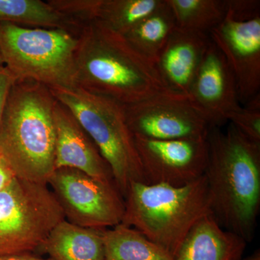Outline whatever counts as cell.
Masks as SVG:
<instances>
[{
	"instance_id": "1",
	"label": "cell",
	"mask_w": 260,
	"mask_h": 260,
	"mask_svg": "<svg viewBox=\"0 0 260 260\" xmlns=\"http://www.w3.org/2000/svg\"><path fill=\"white\" fill-rule=\"evenodd\" d=\"M207 142L212 215L223 229L251 242L260 210V145L231 123L225 131L209 127Z\"/></svg>"
},
{
	"instance_id": "2",
	"label": "cell",
	"mask_w": 260,
	"mask_h": 260,
	"mask_svg": "<svg viewBox=\"0 0 260 260\" xmlns=\"http://www.w3.org/2000/svg\"><path fill=\"white\" fill-rule=\"evenodd\" d=\"M75 55L77 88L122 104H135L171 91L155 64L121 34L99 22L85 24Z\"/></svg>"
},
{
	"instance_id": "3",
	"label": "cell",
	"mask_w": 260,
	"mask_h": 260,
	"mask_svg": "<svg viewBox=\"0 0 260 260\" xmlns=\"http://www.w3.org/2000/svg\"><path fill=\"white\" fill-rule=\"evenodd\" d=\"M50 89L30 80H15L0 123V155L19 179L47 184L55 170L54 110Z\"/></svg>"
},
{
	"instance_id": "4",
	"label": "cell",
	"mask_w": 260,
	"mask_h": 260,
	"mask_svg": "<svg viewBox=\"0 0 260 260\" xmlns=\"http://www.w3.org/2000/svg\"><path fill=\"white\" fill-rule=\"evenodd\" d=\"M121 224L139 231L173 257L191 228L212 215L205 174L182 186L132 182Z\"/></svg>"
},
{
	"instance_id": "5",
	"label": "cell",
	"mask_w": 260,
	"mask_h": 260,
	"mask_svg": "<svg viewBox=\"0 0 260 260\" xmlns=\"http://www.w3.org/2000/svg\"><path fill=\"white\" fill-rule=\"evenodd\" d=\"M78 36L61 29L29 28L0 22V54L15 80H30L49 89L77 88Z\"/></svg>"
},
{
	"instance_id": "6",
	"label": "cell",
	"mask_w": 260,
	"mask_h": 260,
	"mask_svg": "<svg viewBox=\"0 0 260 260\" xmlns=\"http://www.w3.org/2000/svg\"><path fill=\"white\" fill-rule=\"evenodd\" d=\"M73 113L112 171L118 190L125 198L132 182L145 183L135 137L122 104L83 89H50Z\"/></svg>"
},
{
	"instance_id": "7",
	"label": "cell",
	"mask_w": 260,
	"mask_h": 260,
	"mask_svg": "<svg viewBox=\"0 0 260 260\" xmlns=\"http://www.w3.org/2000/svg\"><path fill=\"white\" fill-rule=\"evenodd\" d=\"M64 219L48 184L15 177L0 191V257L41 249Z\"/></svg>"
},
{
	"instance_id": "8",
	"label": "cell",
	"mask_w": 260,
	"mask_h": 260,
	"mask_svg": "<svg viewBox=\"0 0 260 260\" xmlns=\"http://www.w3.org/2000/svg\"><path fill=\"white\" fill-rule=\"evenodd\" d=\"M65 220L84 228L111 229L121 223L124 199L114 183L72 168H59L47 182Z\"/></svg>"
},
{
	"instance_id": "9",
	"label": "cell",
	"mask_w": 260,
	"mask_h": 260,
	"mask_svg": "<svg viewBox=\"0 0 260 260\" xmlns=\"http://www.w3.org/2000/svg\"><path fill=\"white\" fill-rule=\"evenodd\" d=\"M123 110L134 137L156 140L206 138L209 129L188 97L172 91L123 105Z\"/></svg>"
},
{
	"instance_id": "10",
	"label": "cell",
	"mask_w": 260,
	"mask_h": 260,
	"mask_svg": "<svg viewBox=\"0 0 260 260\" xmlns=\"http://www.w3.org/2000/svg\"><path fill=\"white\" fill-rule=\"evenodd\" d=\"M146 184L182 186L204 175L206 138L156 140L135 137Z\"/></svg>"
},
{
	"instance_id": "11",
	"label": "cell",
	"mask_w": 260,
	"mask_h": 260,
	"mask_svg": "<svg viewBox=\"0 0 260 260\" xmlns=\"http://www.w3.org/2000/svg\"><path fill=\"white\" fill-rule=\"evenodd\" d=\"M208 34L225 56L237 84L239 103L245 106L260 94V16L246 21L225 17Z\"/></svg>"
},
{
	"instance_id": "12",
	"label": "cell",
	"mask_w": 260,
	"mask_h": 260,
	"mask_svg": "<svg viewBox=\"0 0 260 260\" xmlns=\"http://www.w3.org/2000/svg\"><path fill=\"white\" fill-rule=\"evenodd\" d=\"M209 127H221L227 114L242 107L237 84L225 56L210 42L187 95Z\"/></svg>"
},
{
	"instance_id": "13",
	"label": "cell",
	"mask_w": 260,
	"mask_h": 260,
	"mask_svg": "<svg viewBox=\"0 0 260 260\" xmlns=\"http://www.w3.org/2000/svg\"><path fill=\"white\" fill-rule=\"evenodd\" d=\"M55 169H78L100 180L114 183L112 171L96 145L73 113L57 100L54 110Z\"/></svg>"
},
{
	"instance_id": "14",
	"label": "cell",
	"mask_w": 260,
	"mask_h": 260,
	"mask_svg": "<svg viewBox=\"0 0 260 260\" xmlns=\"http://www.w3.org/2000/svg\"><path fill=\"white\" fill-rule=\"evenodd\" d=\"M210 42L208 34L174 29L154 62L168 90L187 96Z\"/></svg>"
},
{
	"instance_id": "15",
	"label": "cell",
	"mask_w": 260,
	"mask_h": 260,
	"mask_svg": "<svg viewBox=\"0 0 260 260\" xmlns=\"http://www.w3.org/2000/svg\"><path fill=\"white\" fill-rule=\"evenodd\" d=\"M247 242L223 229L212 215L191 228L174 260H240Z\"/></svg>"
},
{
	"instance_id": "16",
	"label": "cell",
	"mask_w": 260,
	"mask_h": 260,
	"mask_svg": "<svg viewBox=\"0 0 260 260\" xmlns=\"http://www.w3.org/2000/svg\"><path fill=\"white\" fill-rule=\"evenodd\" d=\"M104 231L79 226L64 219L52 229L41 249L53 260H107Z\"/></svg>"
},
{
	"instance_id": "17",
	"label": "cell",
	"mask_w": 260,
	"mask_h": 260,
	"mask_svg": "<svg viewBox=\"0 0 260 260\" xmlns=\"http://www.w3.org/2000/svg\"><path fill=\"white\" fill-rule=\"evenodd\" d=\"M0 22L29 28L61 29L79 35L83 25L41 0H0Z\"/></svg>"
},
{
	"instance_id": "18",
	"label": "cell",
	"mask_w": 260,
	"mask_h": 260,
	"mask_svg": "<svg viewBox=\"0 0 260 260\" xmlns=\"http://www.w3.org/2000/svg\"><path fill=\"white\" fill-rule=\"evenodd\" d=\"M104 244L107 260H174L139 231L121 223L105 229Z\"/></svg>"
},
{
	"instance_id": "19",
	"label": "cell",
	"mask_w": 260,
	"mask_h": 260,
	"mask_svg": "<svg viewBox=\"0 0 260 260\" xmlns=\"http://www.w3.org/2000/svg\"><path fill=\"white\" fill-rule=\"evenodd\" d=\"M176 28L175 18L165 0L159 9L121 35L135 50L154 63Z\"/></svg>"
},
{
	"instance_id": "20",
	"label": "cell",
	"mask_w": 260,
	"mask_h": 260,
	"mask_svg": "<svg viewBox=\"0 0 260 260\" xmlns=\"http://www.w3.org/2000/svg\"><path fill=\"white\" fill-rule=\"evenodd\" d=\"M165 0H95L93 21L124 34L164 4Z\"/></svg>"
},
{
	"instance_id": "21",
	"label": "cell",
	"mask_w": 260,
	"mask_h": 260,
	"mask_svg": "<svg viewBox=\"0 0 260 260\" xmlns=\"http://www.w3.org/2000/svg\"><path fill=\"white\" fill-rule=\"evenodd\" d=\"M177 28L209 34L225 16V0H167Z\"/></svg>"
},
{
	"instance_id": "22",
	"label": "cell",
	"mask_w": 260,
	"mask_h": 260,
	"mask_svg": "<svg viewBox=\"0 0 260 260\" xmlns=\"http://www.w3.org/2000/svg\"><path fill=\"white\" fill-rule=\"evenodd\" d=\"M226 119L246 138L260 145L259 96L254 98L238 110L229 112Z\"/></svg>"
},
{
	"instance_id": "23",
	"label": "cell",
	"mask_w": 260,
	"mask_h": 260,
	"mask_svg": "<svg viewBox=\"0 0 260 260\" xmlns=\"http://www.w3.org/2000/svg\"><path fill=\"white\" fill-rule=\"evenodd\" d=\"M225 16L235 21H246L260 16L259 0H225Z\"/></svg>"
},
{
	"instance_id": "24",
	"label": "cell",
	"mask_w": 260,
	"mask_h": 260,
	"mask_svg": "<svg viewBox=\"0 0 260 260\" xmlns=\"http://www.w3.org/2000/svg\"><path fill=\"white\" fill-rule=\"evenodd\" d=\"M15 79L11 73L3 65L0 66V123L4 112L5 103Z\"/></svg>"
},
{
	"instance_id": "25",
	"label": "cell",
	"mask_w": 260,
	"mask_h": 260,
	"mask_svg": "<svg viewBox=\"0 0 260 260\" xmlns=\"http://www.w3.org/2000/svg\"><path fill=\"white\" fill-rule=\"evenodd\" d=\"M15 177H16L13 169L0 155V191L4 189L7 186L9 185L10 183Z\"/></svg>"
},
{
	"instance_id": "26",
	"label": "cell",
	"mask_w": 260,
	"mask_h": 260,
	"mask_svg": "<svg viewBox=\"0 0 260 260\" xmlns=\"http://www.w3.org/2000/svg\"><path fill=\"white\" fill-rule=\"evenodd\" d=\"M0 260H53L50 257L42 258L39 256L34 255L32 254H17V255H12L0 257Z\"/></svg>"
},
{
	"instance_id": "27",
	"label": "cell",
	"mask_w": 260,
	"mask_h": 260,
	"mask_svg": "<svg viewBox=\"0 0 260 260\" xmlns=\"http://www.w3.org/2000/svg\"><path fill=\"white\" fill-rule=\"evenodd\" d=\"M240 260H260V252L259 249L254 251L251 255L246 256L244 259H241Z\"/></svg>"
},
{
	"instance_id": "28",
	"label": "cell",
	"mask_w": 260,
	"mask_h": 260,
	"mask_svg": "<svg viewBox=\"0 0 260 260\" xmlns=\"http://www.w3.org/2000/svg\"><path fill=\"white\" fill-rule=\"evenodd\" d=\"M0 66H3V58H2L1 54H0Z\"/></svg>"
}]
</instances>
